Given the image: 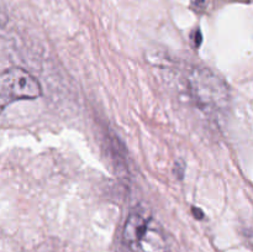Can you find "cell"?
Segmentation results:
<instances>
[{"instance_id": "obj_2", "label": "cell", "mask_w": 253, "mask_h": 252, "mask_svg": "<svg viewBox=\"0 0 253 252\" xmlns=\"http://www.w3.org/2000/svg\"><path fill=\"white\" fill-rule=\"evenodd\" d=\"M123 239L132 252H168L167 240L160 225L140 212L128 215Z\"/></svg>"}, {"instance_id": "obj_4", "label": "cell", "mask_w": 253, "mask_h": 252, "mask_svg": "<svg viewBox=\"0 0 253 252\" xmlns=\"http://www.w3.org/2000/svg\"><path fill=\"white\" fill-rule=\"evenodd\" d=\"M192 5L197 11H199L200 9H203L205 6V0H193Z\"/></svg>"}, {"instance_id": "obj_1", "label": "cell", "mask_w": 253, "mask_h": 252, "mask_svg": "<svg viewBox=\"0 0 253 252\" xmlns=\"http://www.w3.org/2000/svg\"><path fill=\"white\" fill-rule=\"evenodd\" d=\"M188 89L199 108L209 113L222 111L229 106L226 83L204 67H195L188 73Z\"/></svg>"}, {"instance_id": "obj_3", "label": "cell", "mask_w": 253, "mask_h": 252, "mask_svg": "<svg viewBox=\"0 0 253 252\" xmlns=\"http://www.w3.org/2000/svg\"><path fill=\"white\" fill-rule=\"evenodd\" d=\"M42 95L39 81L21 68H9L0 76V106L6 108L17 100L37 99Z\"/></svg>"}, {"instance_id": "obj_5", "label": "cell", "mask_w": 253, "mask_h": 252, "mask_svg": "<svg viewBox=\"0 0 253 252\" xmlns=\"http://www.w3.org/2000/svg\"><path fill=\"white\" fill-rule=\"evenodd\" d=\"M193 214H194L195 219H203L204 217V214H203V211L200 209H197V208H193Z\"/></svg>"}]
</instances>
